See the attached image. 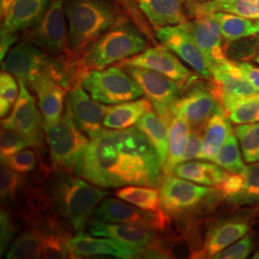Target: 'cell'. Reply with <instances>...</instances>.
I'll return each mask as SVG.
<instances>
[{"mask_svg": "<svg viewBox=\"0 0 259 259\" xmlns=\"http://www.w3.org/2000/svg\"><path fill=\"white\" fill-rule=\"evenodd\" d=\"M162 163L146 136L138 128L103 129L90 139L74 173L104 188L157 186Z\"/></svg>", "mask_w": 259, "mask_h": 259, "instance_id": "1", "label": "cell"}, {"mask_svg": "<svg viewBox=\"0 0 259 259\" xmlns=\"http://www.w3.org/2000/svg\"><path fill=\"white\" fill-rule=\"evenodd\" d=\"M95 186L65 171H54L47 179L44 186L47 201L69 232H83L95 208L109 194Z\"/></svg>", "mask_w": 259, "mask_h": 259, "instance_id": "2", "label": "cell"}, {"mask_svg": "<svg viewBox=\"0 0 259 259\" xmlns=\"http://www.w3.org/2000/svg\"><path fill=\"white\" fill-rule=\"evenodd\" d=\"M65 13L69 47L78 57L105 32L129 17L115 0H65Z\"/></svg>", "mask_w": 259, "mask_h": 259, "instance_id": "3", "label": "cell"}, {"mask_svg": "<svg viewBox=\"0 0 259 259\" xmlns=\"http://www.w3.org/2000/svg\"><path fill=\"white\" fill-rule=\"evenodd\" d=\"M149 46L148 37L127 17L87 47L80 55V62L87 71L104 69L138 55Z\"/></svg>", "mask_w": 259, "mask_h": 259, "instance_id": "4", "label": "cell"}, {"mask_svg": "<svg viewBox=\"0 0 259 259\" xmlns=\"http://www.w3.org/2000/svg\"><path fill=\"white\" fill-rule=\"evenodd\" d=\"M44 129L53 169L74 173L90 140L78 128L67 102L60 120L51 126L44 125Z\"/></svg>", "mask_w": 259, "mask_h": 259, "instance_id": "5", "label": "cell"}, {"mask_svg": "<svg viewBox=\"0 0 259 259\" xmlns=\"http://www.w3.org/2000/svg\"><path fill=\"white\" fill-rule=\"evenodd\" d=\"M81 83L93 99L103 104L129 102L144 94L138 82L119 65L89 70Z\"/></svg>", "mask_w": 259, "mask_h": 259, "instance_id": "6", "label": "cell"}, {"mask_svg": "<svg viewBox=\"0 0 259 259\" xmlns=\"http://www.w3.org/2000/svg\"><path fill=\"white\" fill-rule=\"evenodd\" d=\"M65 17V0H51L41 20L24 32L21 39L34 44L53 57L76 56L69 47Z\"/></svg>", "mask_w": 259, "mask_h": 259, "instance_id": "7", "label": "cell"}, {"mask_svg": "<svg viewBox=\"0 0 259 259\" xmlns=\"http://www.w3.org/2000/svg\"><path fill=\"white\" fill-rule=\"evenodd\" d=\"M121 67L138 82L157 114L169 123L173 117L171 112L172 106L190 84L173 80L165 75L144 67L134 65Z\"/></svg>", "mask_w": 259, "mask_h": 259, "instance_id": "8", "label": "cell"}, {"mask_svg": "<svg viewBox=\"0 0 259 259\" xmlns=\"http://www.w3.org/2000/svg\"><path fill=\"white\" fill-rule=\"evenodd\" d=\"M19 94L14 109L8 117L1 120L2 128L13 130L27 139L32 147L39 153H45L44 119L37 110L35 97L29 92L27 84L18 81Z\"/></svg>", "mask_w": 259, "mask_h": 259, "instance_id": "9", "label": "cell"}, {"mask_svg": "<svg viewBox=\"0 0 259 259\" xmlns=\"http://www.w3.org/2000/svg\"><path fill=\"white\" fill-rule=\"evenodd\" d=\"M224 111L222 103L214 92L213 83H195L190 84L172 106L173 116L188 122L190 127L203 128L206 121L217 112Z\"/></svg>", "mask_w": 259, "mask_h": 259, "instance_id": "10", "label": "cell"}, {"mask_svg": "<svg viewBox=\"0 0 259 259\" xmlns=\"http://www.w3.org/2000/svg\"><path fill=\"white\" fill-rule=\"evenodd\" d=\"M215 193L213 188L196 185L173 175H166L159 185L161 206L169 213L195 209Z\"/></svg>", "mask_w": 259, "mask_h": 259, "instance_id": "11", "label": "cell"}, {"mask_svg": "<svg viewBox=\"0 0 259 259\" xmlns=\"http://www.w3.org/2000/svg\"><path fill=\"white\" fill-rule=\"evenodd\" d=\"M155 35L161 45L179 56L196 73L204 79H212L205 58L185 26V22L158 28L155 30Z\"/></svg>", "mask_w": 259, "mask_h": 259, "instance_id": "12", "label": "cell"}, {"mask_svg": "<svg viewBox=\"0 0 259 259\" xmlns=\"http://www.w3.org/2000/svg\"><path fill=\"white\" fill-rule=\"evenodd\" d=\"M119 66L134 65L148 68L179 82L191 84L198 76L188 69L173 52L163 45L150 46L138 55L120 62Z\"/></svg>", "mask_w": 259, "mask_h": 259, "instance_id": "13", "label": "cell"}, {"mask_svg": "<svg viewBox=\"0 0 259 259\" xmlns=\"http://www.w3.org/2000/svg\"><path fill=\"white\" fill-rule=\"evenodd\" d=\"M93 218L103 222L114 224H138L154 230H163L167 225L163 211L154 212L131 205L119 199H104L93 211Z\"/></svg>", "mask_w": 259, "mask_h": 259, "instance_id": "14", "label": "cell"}, {"mask_svg": "<svg viewBox=\"0 0 259 259\" xmlns=\"http://www.w3.org/2000/svg\"><path fill=\"white\" fill-rule=\"evenodd\" d=\"M88 230L94 236L108 237L135 249L143 250L150 254L156 241L154 229L138 224H114L94 219L88 224Z\"/></svg>", "mask_w": 259, "mask_h": 259, "instance_id": "15", "label": "cell"}, {"mask_svg": "<svg viewBox=\"0 0 259 259\" xmlns=\"http://www.w3.org/2000/svg\"><path fill=\"white\" fill-rule=\"evenodd\" d=\"M185 24L204 56L210 71L228 59L220 25L211 14L196 16Z\"/></svg>", "mask_w": 259, "mask_h": 259, "instance_id": "16", "label": "cell"}, {"mask_svg": "<svg viewBox=\"0 0 259 259\" xmlns=\"http://www.w3.org/2000/svg\"><path fill=\"white\" fill-rule=\"evenodd\" d=\"M66 102L72 111L78 128L90 139L95 138L104 129L103 121L110 107L93 99L82 83H76L68 91Z\"/></svg>", "mask_w": 259, "mask_h": 259, "instance_id": "17", "label": "cell"}, {"mask_svg": "<svg viewBox=\"0 0 259 259\" xmlns=\"http://www.w3.org/2000/svg\"><path fill=\"white\" fill-rule=\"evenodd\" d=\"M72 258L92 257L94 255H111L117 258H134L149 255L143 250L135 249L108 237L94 236L83 232L76 233L69 240Z\"/></svg>", "mask_w": 259, "mask_h": 259, "instance_id": "18", "label": "cell"}, {"mask_svg": "<svg viewBox=\"0 0 259 259\" xmlns=\"http://www.w3.org/2000/svg\"><path fill=\"white\" fill-rule=\"evenodd\" d=\"M214 92L221 103L259 94L235 62L226 60L211 70Z\"/></svg>", "mask_w": 259, "mask_h": 259, "instance_id": "19", "label": "cell"}, {"mask_svg": "<svg viewBox=\"0 0 259 259\" xmlns=\"http://www.w3.org/2000/svg\"><path fill=\"white\" fill-rule=\"evenodd\" d=\"M37 94L38 109L44 125L51 126L57 123L64 113V103L67 90L49 75H41L29 87Z\"/></svg>", "mask_w": 259, "mask_h": 259, "instance_id": "20", "label": "cell"}, {"mask_svg": "<svg viewBox=\"0 0 259 259\" xmlns=\"http://www.w3.org/2000/svg\"><path fill=\"white\" fill-rule=\"evenodd\" d=\"M51 0H16L2 18L1 28L12 33H24L36 26L45 16Z\"/></svg>", "mask_w": 259, "mask_h": 259, "instance_id": "21", "label": "cell"}, {"mask_svg": "<svg viewBox=\"0 0 259 259\" xmlns=\"http://www.w3.org/2000/svg\"><path fill=\"white\" fill-rule=\"evenodd\" d=\"M136 2L154 31L188 20L184 0H136Z\"/></svg>", "mask_w": 259, "mask_h": 259, "instance_id": "22", "label": "cell"}, {"mask_svg": "<svg viewBox=\"0 0 259 259\" xmlns=\"http://www.w3.org/2000/svg\"><path fill=\"white\" fill-rule=\"evenodd\" d=\"M185 6L193 17L223 12L247 19H259V0H209L203 3H188Z\"/></svg>", "mask_w": 259, "mask_h": 259, "instance_id": "23", "label": "cell"}, {"mask_svg": "<svg viewBox=\"0 0 259 259\" xmlns=\"http://www.w3.org/2000/svg\"><path fill=\"white\" fill-rule=\"evenodd\" d=\"M152 109L153 105L147 97L116 104L110 107L106 112L103 126L111 130L128 129Z\"/></svg>", "mask_w": 259, "mask_h": 259, "instance_id": "24", "label": "cell"}, {"mask_svg": "<svg viewBox=\"0 0 259 259\" xmlns=\"http://www.w3.org/2000/svg\"><path fill=\"white\" fill-rule=\"evenodd\" d=\"M249 230L250 227L247 223L236 221H227L214 226L206 235L204 248L200 254L204 257H213L232 243L247 235Z\"/></svg>", "mask_w": 259, "mask_h": 259, "instance_id": "25", "label": "cell"}, {"mask_svg": "<svg viewBox=\"0 0 259 259\" xmlns=\"http://www.w3.org/2000/svg\"><path fill=\"white\" fill-rule=\"evenodd\" d=\"M232 131L225 111L212 115L203 127V147L200 158L213 161Z\"/></svg>", "mask_w": 259, "mask_h": 259, "instance_id": "26", "label": "cell"}, {"mask_svg": "<svg viewBox=\"0 0 259 259\" xmlns=\"http://www.w3.org/2000/svg\"><path fill=\"white\" fill-rule=\"evenodd\" d=\"M191 127L185 119L173 116L168 123V153L162 172L164 175H173L174 170L182 161Z\"/></svg>", "mask_w": 259, "mask_h": 259, "instance_id": "27", "label": "cell"}, {"mask_svg": "<svg viewBox=\"0 0 259 259\" xmlns=\"http://www.w3.org/2000/svg\"><path fill=\"white\" fill-rule=\"evenodd\" d=\"M173 174L195 184L207 186H217L230 175L228 171L216 163L192 160L180 163Z\"/></svg>", "mask_w": 259, "mask_h": 259, "instance_id": "28", "label": "cell"}, {"mask_svg": "<svg viewBox=\"0 0 259 259\" xmlns=\"http://www.w3.org/2000/svg\"><path fill=\"white\" fill-rule=\"evenodd\" d=\"M218 21L226 44L259 35V19H250L229 13L211 14Z\"/></svg>", "mask_w": 259, "mask_h": 259, "instance_id": "29", "label": "cell"}, {"mask_svg": "<svg viewBox=\"0 0 259 259\" xmlns=\"http://www.w3.org/2000/svg\"><path fill=\"white\" fill-rule=\"evenodd\" d=\"M137 127L156 149L163 166L168 153V123L156 112L150 111L139 119Z\"/></svg>", "mask_w": 259, "mask_h": 259, "instance_id": "30", "label": "cell"}, {"mask_svg": "<svg viewBox=\"0 0 259 259\" xmlns=\"http://www.w3.org/2000/svg\"><path fill=\"white\" fill-rule=\"evenodd\" d=\"M41 234L44 258H72L69 249L70 233L65 226L37 228Z\"/></svg>", "mask_w": 259, "mask_h": 259, "instance_id": "31", "label": "cell"}, {"mask_svg": "<svg viewBox=\"0 0 259 259\" xmlns=\"http://www.w3.org/2000/svg\"><path fill=\"white\" fill-rule=\"evenodd\" d=\"M117 198L144 210L159 212L161 209L159 190L152 186L128 185L115 192Z\"/></svg>", "mask_w": 259, "mask_h": 259, "instance_id": "32", "label": "cell"}, {"mask_svg": "<svg viewBox=\"0 0 259 259\" xmlns=\"http://www.w3.org/2000/svg\"><path fill=\"white\" fill-rule=\"evenodd\" d=\"M239 179L238 190L227 200L238 205L259 204V161L246 166Z\"/></svg>", "mask_w": 259, "mask_h": 259, "instance_id": "33", "label": "cell"}, {"mask_svg": "<svg viewBox=\"0 0 259 259\" xmlns=\"http://www.w3.org/2000/svg\"><path fill=\"white\" fill-rule=\"evenodd\" d=\"M41 234L37 228H32L22 232L14 240L6 253L7 259L41 258Z\"/></svg>", "mask_w": 259, "mask_h": 259, "instance_id": "34", "label": "cell"}, {"mask_svg": "<svg viewBox=\"0 0 259 259\" xmlns=\"http://www.w3.org/2000/svg\"><path fill=\"white\" fill-rule=\"evenodd\" d=\"M224 111L230 121L236 124L259 122V94L223 103Z\"/></svg>", "mask_w": 259, "mask_h": 259, "instance_id": "35", "label": "cell"}, {"mask_svg": "<svg viewBox=\"0 0 259 259\" xmlns=\"http://www.w3.org/2000/svg\"><path fill=\"white\" fill-rule=\"evenodd\" d=\"M213 162L224 168L230 174H240L246 165L242 158L239 141L232 131L222 148L213 159Z\"/></svg>", "mask_w": 259, "mask_h": 259, "instance_id": "36", "label": "cell"}, {"mask_svg": "<svg viewBox=\"0 0 259 259\" xmlns=\"http://www.w3.org/2000/svg\"><path fill=\"white\" fill-rule=\"evenodd\" d=\"M243 157L246 162L259 161V122L251 124H240L234 128Z\"/></svg>", "mask_w": 259, "mask_h": 259, "instance_id": "37", "label": "cell"}, {"mask_svg": "<svg viewBox=\"0 0 259 259\" xmlns=\"http://www.w3.org/2000/svg\"><path fill=\"white\" fill-rule=\"evenodd\" d=\"M27 178L24 174L2 164L0 171V194L1 200L12 203L19 196L21 188L26 185Z\"/></svg>", "mask_w": 259, "mask_h": 259, "instance_id": "38", "label": "cell"}, {"mask_svg": "<svg viewBox=\"0 0 259 259\" xmlns=\"http://www.w3.org/2000/svg\"><path fill=\"white\" fill-rule=\"evenodd\" d=\"M17 78L7 71L2 70L0 74V115L5 117L10 109L19 97V82Z\"/></svg>", "mask_w": 259, "mask_h": 259, "instance_id": "39", "label": "cell"}, {"mask_svg": "<svg viewBox=\"0 0 259 259\" xmlns=\"http://www.w3.org/2000/svg\"><path fill=\"white\" fill-rule=\"evenodd\" d=\"M1 162L20 174H27L34 172L38 167L39 157L36 151L23 149L12 156L1 158Z\"/></svg>", "mask_w": 259, "mask_h": 259, "instance_id": "40", "label": "cell"}, {"mask_svg": "<svg viewBox=\"0 0 259 259\" xmlns=\"http://www.w3.org/2000/svg\"><path fill=\"white\" fill-rule=\"evenodd\" d=\"M126 13L129 15L130 18L134 20V22L140 28V30L148 37L149 41L152 46H157V37L155 35V31L149 23L148 20L139 9L136 0H115Z\"/></svg>", "mask_w": 259, "mask_h": 259, "instance_id": "41", "label": "cell"}, {"mask_svg": "<svg viewBox=\"0 0 259 259\" xmlns=\"http://www.w3.org/2000/svg\"><path fill=\"white\" fill-rule=\"evenodd\" d=\"M32 147L27 139L13 130L1 129L0 134V154L1 158L9 157L23 149Z\"/></svg>", "mask_w": 259, "mask_h": 259, "instance_id": "42", "label": "cell"}, {"mask_svg": "<svg viewBox=\"0 0 259 259\" xmlns=\"http://www.w3.org/2000/svg\"><path fill=\"white\" fill-rule=\"evenodd\" d=\"M253 243L250 235H245L228 249L221 250L213 256L216 259H245L250 254Z\"/></svg>", "mask_w": 259, "mask_h": 259, "instance_id": "43", "label": "cell"}, {"mask_svg": "<svg viewBox=\"0 0 259 259\" xmlns=\"http://www.w3.org/2000/svg\"><path fill=\"white\" fill-rule=\"evenodd\" d=\"M0 250L1 255H3V252L7 250L12 240L14 239L16 233H17V227L12 219V216L10 212L5 209H1L0 214Z\"/></svg>", "mask_w": 259, "mask_h": 259, "instance_id": "44", "label": "cell"}, {"mask_svg": "<svg viewBox=\"0 0 259 259\" xmlns=\"http://www.w3.org/2000/svg\"><path fill=\"white\" fill-rule=\"evenodd\" d=\"M203 128H191L185 153L182 157V162L200 158L203 147Z\"/></svg>", "mask_w": 259, "mask_h": 259, "instance_id": "45", "label": "cell"}, {"mask_svg": "<svg viewBox=\"0 0 259 259\" xmlns=\"http://www.w3.org/2000/svg\"><path fill=\"white\" fill-rule=\"evenodd\" d=\"M0 38V59L2 62L8 55L10 50L19 42V34L12 33L1 28Z\"/></svg>", "mask_w": 259, "mask_h": 259, "instance_id": "46", "label": "cell"}, {"mask_svg": "<svg viewBox=\"0 0 259 259\" xmlns=\"http://www.w3.org/2000/svg\"><path fill=\"white\" fill-rule=\"evenodd\" d=\"M246 79L259 93V67L248 62H235Z\"/></svg>", "mask_w": 259, "mask_h": 259, "instance_id": "47", "label": "cell"}, {"mask_svg": "<svg viewBox=\"0 0 259 259\" xmlns=\"http://www.w3.org/2000/svg\"><path fill=\"white\" fill-rule=\"evenodd\" d=\"M16 0H1L0 1V13H1V18L5 16L7 11L9 10L11 5L14 3Z\"/></svg>", "mask_w": 259, "mask_h": 259, "instance_id": "48", "label": "cell"}, {"mask_svg": "<svg viewBox=\"0 0 259 259\" xmlns=\"http://www.w3.org/2000/svg\"><path fill=\"white\" fill-rule=\"evenodd\" d=\"M185 4H188V3H203V2H206V1H209V0H184Z\"/></svg>", "mask_w": 259, "mask_h": 259, "instance_id": "49", "label": "cell"}, {"mask_svg": "<svg viewBox=\"0 0 259 259\" xmlns=\"http://www.w3.org/2000/svg\"><path fill=\"white\" fill-rule=\"evenodd\" d=\"M255 62L259 64V51L258 53H257V55L255 56Z\"/></svg>", "mask_w": 259, "mask_h": 259, "instance_id": "50", "label": "cell"}, {"mask_svg": "<svg viewBox=\"0 0 259 259\" xmlns=\"http://www.w3.org/2000/svg\"><path fill=\"white\" fill-rule=\"evenodd\" d=\"M253 258H259V251H257L255 254H254V256H253Z\"/></svg>", "mask_w": 259, "mask_h": 259, "instance_id": "51", "label": "cell"}]
</instances>
